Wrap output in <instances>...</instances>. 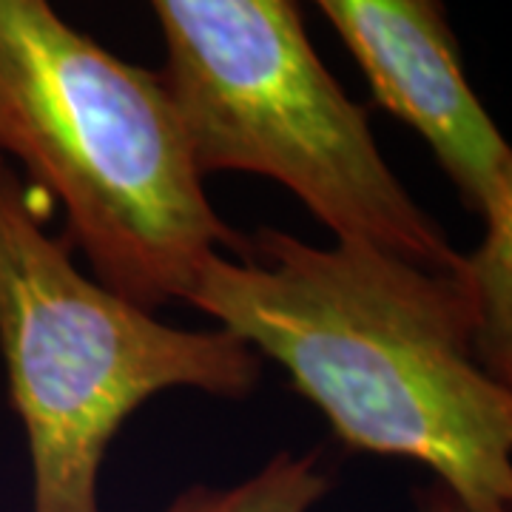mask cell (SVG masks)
Here are the masks:
<instances>
[{"label":"cell","instance_id":"obj_6","mask_svg":"<svg viewBox=\"0 0 512 512\" xmlns=\"http://www.w3.org/2000/svg\"><path fill=\"white\" fill-rule=\"evenodd\" d=\"M328 493L330 473L319 450H282L231 487H188L163 512H313Z\"/></svg>","mask_w":512,"mask_h":512},{"label":"cell","instance_id":"obj_7","mask_svg":"<svg viewBox=\"0 0 512 512\" xmlns=\"http://www.w3.org/2000/svg\"><path fill=\"white\" fill-rule=\"evenodd\" d=\"M413 512H473L456 493H450L439 481H430L424 490L416 493V510Z\"/></svg>","mask_w":512,"mask_h":512},{"label":"cell","instance_id":"obj_2","mask_svg":"<svg viewBox=\"0 0 512 512\" xmlns=\"http://www.w3.org/2000/svg\"><path fill=\"white\" fill-rule=\"evenodd\" d=\"M0 154L63 205L94 279L146 311L188 302L237 237L160 72L111 55L52 0H0Z\"/></svg>","mask_w":512,"mask_h":512},{"label":"cell","instance_id":"obj_1","mask_svg":"<svg viewBox=\"0 0 512 512\" xmlns=\"http://www.w3.org/2000/svg\"><path fill=\"white\" fill-rule=\"evenodd\" d=\"M188 305L282 367L350 450L416 461L473 512H512V384L478 362L461 268L256 228L205 259Z\"/></svg>","mask_w":512,"mask_h":512},{"label":"cell","instance_id":"obj_5","mask_svg":"<svg viewBox=\"0 0 512 512\" xmlns=\"http://www.w3.org/2000/svg\"><path fill=\"white\" fill-rule=\"evenodd\" d=\"M376 103L430 146L481 228L512 222V151L478 100L444 0H313Z\"/></svg>","mask_w":512,"mask_h":512},{"label":"cell","instance_id":"obj_4","mask_svg":"<svg viewBox=\"0 0 512 512\" xmlns=\"http://www.w3.org/2000/svg\"><path fill=\"white\" fill-rule=\"evenodd\" d=\"M0 356L29 464L32 512H100V467L128 416L165 390L245 399L262 359L228 330L160 322L49 237L0 157Z\"/></svg>","mask_w":512,"mask_h":512},{"label":"cell","instance_id":"obj_8","mask_svg":"<svg viewBox=\"0 0 512 512\" xmlns=\"http://www.w3.org/2000/svg\"><path fill=\"white\" fill-rule=\"evenodd\" d=\"M0 157H3V154H0Z\"/></svg>","mask_w":512,"mask_h":512},{"label":"cell","instance_id":"obj_3","mask_svg":"<svg viewBox=\"0 0 512 512\" xmlns=\"http://www.w3.org/2000/svg\"><path fill=\"white\" fill-rule=\"evenodd\" d=\"M165 37L163 86L202 174L288 188L336 239L430 271L458 254L387 165L367 111L313 52L296 0H148Z\"/></svg>","mask_w":512,"mask_h":512}]
</instances>
